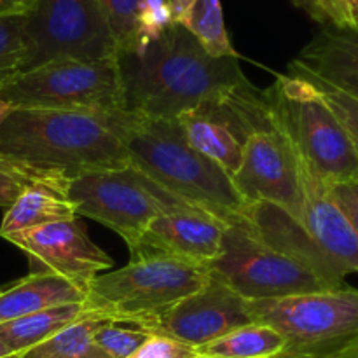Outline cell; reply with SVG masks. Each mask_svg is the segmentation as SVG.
Segmentation results:
<instances>
[{
    "instance_id": "1",
    "label": "cell",
    "mask_w": 358,
    "mask_h": 358,
    "mask_svg": "<svg viewBox=\"0 0 358 358\" xmlns=\"http://www.w3.org/2000/svg\"><path fill=\"white\" fill-rule=\"evenodd\" d=\"M238 58H213L184 27L170 24L140 52L119 55L126 112L177 119L208 98L245 83Z\"/></svg>"
},
{
    "instance_id": "2",
    "label": "cell",
    "mask_w": 358,
    "mask_h": 358,
    "mask_svg": "<svg viewBox=\"0 0 358 358\" xmlns=\"http://www.w3.org/2000/svg\"><path fill=\"white\" fill-rule=\"evenodd\" d=\"M121 114L13 108L0 126V154L66 178L122 170L129 156L119 133Z\"/></svg>"
},
{
    "instance_id": "3",
    "label": "cell",
    "mask_w": 358,
    "mask_h": 358,
    "mask_svg": "<svg viewBox=\"0 0 358 358\" xmlns=\"http://www.w3.org/2000/svg\"><path fill=\"white\" fill-rule=\"evenodd\" d=\"M119 133L129 164L171 196L226 226L250 219L252 206L236 191L233 178L187 142L177 119L122 112Z\"/></svg>"
},
{
    "instance_id": "4",
    "label": "cell",
    "mask_w": 358,
    "mask_h": 358,
    "mask_svg": "<svg viewBox=\"0 0 358 358\" xmlns=\"http://www.w3.org/2000/svg\"><path fill=\"white\" fill-rule=\"evenodd\" d=\"M210 275V266L201 262L157 254L135 255L124 268L91 280L84 310L142 331L182 299L198 292Z\"/></svg>"
},
{
    "instance_id": "5",
    "label": "cell",
    "mask_w": 358,
    "mask_h": 358,
    "mask_svg": "<svg viewBox=\"0 0 358 358\" xmlns=\"http://www.w3.org/2000/svg\"><path fill=\"white\" fill-rule=\"evenodd\" d=\"M266 103L301 159L327 185L358 180V152L320 91L297 73H280Z\"/></svg>"
},
{
    "instance_id": "6",
    "label": "cell",
    "mask_w": 358,
    "mask_h": 358,
    "mask_svg": "<svg viewBox=\"0 0 358 358\" xmlns=\"http://www.w3.org/2000/svg\"><path fill=\"white\" fill-rule=\"evenodd\" d=\"M210 269L247 301L280 299L345 285L301 255L268 240L250 219L226 227L220 255Z\"/></svg>"
},
{
    "instance_id": "7",
    "label": "cell",
    "mask_w": 358,
    "mask_h": 358,
    "mask_svg": "<svg viewBox=\"0 0 358 358\" xmlns=\"http://www.w3.org/2000/svg\"><path fill=\"white\" fill-rule=\"evenodd\" d=\"M252 320L275 329L285 352L339 358L358 345V287L248 301Z\"/></svg>"
},
{
    "instance_id": "8",
    "label": "cell",
    "mask_w": 358,
    "mask_h": 358,
    "mask_svg": "<svg viewBox=\"0 0 358 358\" xmlns=\"http://www.w3.org/2000/svg\"><path fill=\"white\" fill-rule=\"evenodd\" d=\"M0 96L13 108L119 114L126 93L117 58L83 62L59 58L16 73Z\"/></svg>"
},
{
    "instance_id": "9",
    "label": "cell",
    "mask_w": 358,
    "mask_h": 358,
    "mask_svg": "<svg viewBox=\"0 0 358 358\" xmlns=\"http://www.w3.org/2000/svg\"><path fill=\"white\" fill-rule=\"evenodd\" d=\"M66 194L77 217H87L117 233L133 248L159 213L184 201L129 164L112 171H96L70 178ZM187 205V203H185Z\"/></svg>"
},
{
    "instance_id": "10",
    "label": "cell",
    "mask_w": 358,
    "mask_h": 358,
    "mask_svg": "<svg viewBox=\"0 0 358 358\" xmlns=\"http://www.w3.org/2000/svg\"><path fill=\"white\" fill-rule=\"evenodd\" d=\"M24 70L59 58L96 62L119 49L96 0H38L24 16Z\"/></svg>"
},
{
    "instance_id": "11",
    "label": "cell",
    "mask_w": 358,
    "mask_h": 358,
    "mask_svg": "<svg viewBox=\"0 0 358 358\" xmlns=\"http://www.w3.org/2000/svg\"><path fill=\"white\" fill-rule=\"evenodd\" d=\"M233 184L250 206L271 205L301 220V187L294 150L278 128L262 91V105L243 147Z\"/></svg>"
},
{
    "instance_id": "12",
    "label": "cell",
    "mask_w": 358,
    "mask_h": 358,
    "mask_svg": "<svg viewBox=\"0 0 358 358\" xmlns=\"http://www.w3.org/2000/svg\"><path fill=\"white\" fill-rule=\"evenodd\" d=\"M261 105L262 90L247 79L185 110L177 121L187 142L233 177Z\"/></svg>"
},
{
    "instance_id": "13",
    "label": "cell",
    "mask_w": 358,
    "mask_h": 358,
    "mask_svg": "<svg viewBox=\"0 0 358 358\" xmlns=\"http://www.w3.org/2000/svg\"><path fill=\"white\" fill-rule=\"evenodd\" d=\"M252 322L248 301L212 273L198 292L182 299L142 331L196 350Z\"/></svg>"
},
{
    "instance_id": "14",
    "label": "cell",
    "mask_w": 358,
    "mask_h": 358,
    "mask_svg": "<svg viewBox=\"0 0 358 358\" xmlns=\"http://www.w3.org/2000/svg\"><path fill=\"white\" fill-rule=\"evenodd\" d=\"M3 240L27 254L30 273L59 276L84 289L114 264L112 257L90 240L79 217L9 234Z\"/></svg>"
},
{
    "instance_id": "15",
    "label": "cell",
    "mask_w": 358,
    "mask_h": 358,
    "mask_svg": "<svg viewBox=\"0 0 358 358\" xmlns=\"http://www.w3.org/2000/svg\"><path fill=\"white\" fill-rule=\"evenodd\" d=\"M294 156L301 187V227L343 278L350 273H358L357 231L332 199L329 185L301 159L296 150Z\"/></svg>"
},
{
    "instance_id": "16",
    "label": "cell",
    "mask_w": 358,
    "mask_h": 358,
    "mask_svg": "<svg viewBox=\"0 0 358 358\" xmlns=\"http://www.w3.org/2000/svg\"><path fill=\"white\" fill-rule=\"evenodd\" d=\"M226 227L217 217L184 203L159 213L129 254L168 255L210 266L220 255Z\"/></svg>"
},
{
    "instance_id": "17",
    "label": "cell",
    "mask_w": 358,
    "mask_h": 358,
    "mask_svg": "<svg viewBox=\"0 0 358 358\" xmlns=\"http://www.w3.org/2000/svg\"><path fill=\"white\" fill-rule=\"evenodd\" d=\"M289 70L306 73L358 98V31L324 28Z\"/></svg>"
},
{
    "instance_id": "18",
    "label": "cell",
    "mask_w": 358,
    "mask_h": 358,
    "mask_svg": "<svg viewBox=\"0 0 358 358\" xmlns=\"http://www.w3.org/2000/svg\"><path fill=\"white\" fill-rule=\"evenodd\" d=\"M86 301V289L52 275L30 273L0 290V324L17 320L52 306Z\"/></svg>"
},
{
    "instance_id": "19",
    "label": "cell",
    "mask_w": 358,
    "mask_h": 358,
    "mask_svg": "<svg viewBox=\"0 0 358 358\" xmlns=\"http://www.w3.org/2000/svg\"><path fill=\"white\" fill-rule=\"evenodd\" d=\"M66 185L69 180L37 182L28 185L7 208L0 224V238L76 219V206L66 194Z\"/></svg>"
},
{
    "instance_id": "20",
    "label": "cell",
    "mask_w": 358,
    "mask_h": 358,
    "mask_svg": "<svg viewBox=\"0 0 358 358\" xmlns=\"http://www.w3.org/2000/svg\"><path fill=\"white\" fill-rule=\"evenodd\" d=\"M83 313V303L45 308L17 320L0 324V341L6 343L13 353L21 355L44 343L45 339L52 338L56 332L76 322Z\"/></svg>"
},
{
    "instance_id": "21",
    "label": "cell",
    "mask_w": 358,
    "mask_h": 358,
    "mask_svg": "<svg viewBox=\"0 0 358 358\" xmlns=\"http://www.w3.org/2000/svg\"><path fill=\"white\" fill-rule=\"evenodd\" d=\"M110 322L108 318L84 310L76 322L41 345L21 353L20 358H107L94 343V334Z\"/></svg>"
},
{
    "instance_id": "22",
    "label": "cell",
    "mask_w": 358,
    "mask_h": 358,
    "mask_svg": "<svg viewBox=\"0 0 358 358\" xmlns=\"http://www.w3.org/2000/svg\"><path fill=\"white\" fill-rule=\"evenodd\" d=\"M283 350L285 341L275 329L252 322L201 348H196V353L210 358H268Z\"/></svg>"
},
{
    "instance_id": "23",
    "label": "cell",
    "mask_w": 358,
    "mask_h": 358,
    "mask_svg": "<svg viewBox=\"0 0 358 358\" xmlns=\"http://www.w3.org/2000/svg\"><path fill=\"white\" fill-rule=\"evenodd\" d=\"M177 23L184 27L213 58L238 56L227 35L220 0H192Z\"/></svg>"
},
{
    "instance_id": "24",
    "label": "cell",
    "mask_w": 358,
    "mask_h": 358,
    "mask_svg": "<svg viewBox=\"0 0 358 358\" xmlns=\"http://www.w3.org/2000/svg\"><path fill=\"white\" fill-rule=\"evenodd\" d=\"M145 0H96L119 55H135L142 49L140 41V13Z\"/></svg>"
},
{
    "instance_id": "25",
    "label": "cell",
    "mask_w": 358,
    "mask_h": 358,
    "mask_svg": "<svg viewBox=\"0 0 358 358\" xmlns=\"http://www.w3.org/2000/svg\"><path fill=\"white\" fill-rule=\"evenodd\" d=\"M24 59V16L0 17V87L23 70Z\"/></svg>"
},
{
    "instance_id": "26",
    "label": "cell",
    "mask_w": 358,
    "mask_h": 358,
    "mask_svg": "<svg viewBox=\"0 0 358 358\" xmlns=\"http://www.w3.org/2000/svg\"><path fill=\"white\" fill-rule=\"evenodd\" d=\"M49 180H70V178L58 173L31 170L0 154V208H9L28 185Z\"/></svg>"
},
{
    "instance_id": "27",
    "label": "cell",
    "mask_w": 358,
    "mask_h": 358,
    "mask_svg": "<svg viewBox=\"0 0 358 358\" xmlns=\"http://www.w3.org/2000/svg\"><path fill=\"white\" fill-rule=\"evenodd\" d=\"M289 72L297 73V76H303L304 79L310 80V83L320 91L324 100L327 101L329 107L332 108L336 117L339 119L341 126L345 128V131L348 133L350 140H352V143L355 145L358 152V98L345 93V91L338 90V87L331 86V84L324 83V80H318L315 79V77L306 76V73L296 72V70H289Z\"/></svg>"
},
{
    "instance_id": "28",
    "label": "cell",
    "mask_w": 358,
    "mask_h": 358,
    "mask_svg": "<svg viewBox=\"0 0 358 358\" xmlns=\"http://www.w3.org/2000/svg\"><path fill=\"white\" fill-rule=\"evenodd\" d=\"M149 336L136 327L126 329L121 324L110 322L94 334V343L107 358H128L149 339Z\"/></svg>"
},
{
    "instance_id": "29",
    "label": "cell",
    "mask_w": 358,
    "mask_h": 358,
    "mask_svg": "<svg viewBox=\"0 0 358 358\" xmlns=\"http://www.w3.org/2000/svg\"><path fill=\"white\" fill-rule=\"evenodd\" d=\"M313 21L331 30H350L346 0H292Z\"/></svg>"
},
{
    "instance_id": "30",
    "label": "cell",
    "mask_w": 358,
    "mask_h": 358,
    "mask_svg": "<svg viewBox=\"0 0 358 358\" xmlns=\"http://www.w3.org/2000/svg\"><path fill=\"white\" fill-rule=\"evenodd\" d=\"M194 355L196 350L191 346L163 336H149V339L128 358H192Z\"/></svg>"
},
{
    "instance_id": "31",
    "label": "cell",
    "mask_w": 358,
    "mask_h": 358,
    "mask_svg": "<svg viewBox=\"0 0 358 358\" xmlns=\"http://www.w3.org/2000/svg\"><path fill=\"white\" fill-rule=\"evenodd\" d=\"M329 192L358 234V180L329 185Z\"/></svg>"
},
{
    "instance_id": "32",
    "label": "cell",
    "mask_w": 358,
    "mask_h": 358,
    "mask_svg": "<svg viewBox=\"0 0 358 358\" xmlns=\"http://www.w3.org/2000/svg\"><path fill=\"white\" fill-rule=\"evenodd\" d=\"M38 0H0V17H16V16H27Z\"/></svg>"
},
{
    "instance_id": "33",
    "label": "cell",
    "mask_w": 358,
    "mask_h": 358,
    "mask_svg": "<svg viewBox=\"0 0 358 358\" xmlns=\"http://www.w3.org/2000/svg\"><path fill=\"white\" fill-rule=\"evenodd\" d=\"M171 6V13H173V20L177 23L182 17V14L189 9V6L192 3V0H168Z\"/></svg>"
},
{
    "instance_id": "34",
    "label": "cell",
    "mask_w": 358,
    "mask_h": 358,
    "mask_svg": "<svg viewBox=\"0 0 358 358\" xmlns=\"http://www.w3.org/2000/svg\"><path fill=\"white\" fill-rule=\"evenodd\" d=\"M350 17V30L358 31V0H346Z\"/></svg>"
},
{
    "instance_id": "35",
    "label": "cell",
    "mask_w": 358,
    "mask_h": 358,
    "mask_svg": "<svg viewBox=\"0 0 358 358\" xmlns=\"http://www.w3.org/2000/svg\"><path fill=\"white\" fill-rule=\"evenodd\" d=\"M10 110H13V107H10V105L7 103L2 96H0V126L3 124V121H6L7 115L10 114Z\"/></svg>"
},
{
    "instance_id": "36",
    "label": "cell",
    "mask_w": 358,
    "mask_h": 358,
    "mask_svg": "<svg viewBox=\"0 0 358 358\" xmlns=\"http://www.w3.org/2000/svg\"><path fill=\"white\" fill-rule=\"evenodd\" d=\"M268 358H310V357L296 355V353H290V352H285V350H283V352L276 353V355H271V357H268Z\"/></svg>"
},
{
    "instance_id": "37",
    "label": "cell",
    "mask_w": 358,
    "mask_h": 358,
    "mask_svg": "<svg viewBox=\"0 0 358 358\" xmlns=\"http://www.w3.org/2000/svg\"><path fill=\"white\" fill-rule=\"evenodd\" d=\"M16 353H13V350L6 345V343L0 341V358H7V357H13Z\"/></svg>"
},
{
    "instance_id": "38",
    "label": "cell",
    "mask_w": 358,
    "mask_h": 358,
    "mask_svg": "<svg viewBox=\"0 0 358 358\" xmlns=\"http://www.w3.org/2000/svg\"><path fill=\"white\" fill-rule=\"evenodd\" d=\"M339 358H358V345L355 346V348H352L348 353H345V355H341Z\"/></svg>"
},
{
    "instance_id": "39",
    "label": "cell",
    "mask_w": 358,
    "mask_h": 358,
    "mask_svg": "<svg viewBox=\"0 0 358 358\" xmlns=\"http://www.w3.org/2000/svg\"><path fill=\"white\" fill-rule=\"evenodd\" d=\"M192 358H210V357H203V355H198V353H196V355Z\"/></svg>"
},
{
    "instance_id": "40",
    "label": "cell",
    "mask_w": 358,
    "mask_h": 358,
    "mask_svg": "<svg viewBox=\"0 0 358 358\" xmlns=\"http://www.w3.org/2000/svg\"><path fill=\"white\" fill-rule=\"evenodd\" d=\"M21 355H13V357H7V358H20Z\"/></svg>"
}]
</instances>
